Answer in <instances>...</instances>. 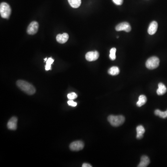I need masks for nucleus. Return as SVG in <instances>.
<instances>
[{
    "instance_id": "9b49d317",
    "label": "nucleus",
    "mask_w": 167,
    "mask_h": 167,
    "mask_svg": "<svg viewBox=\"0 0 167 167\" xmlns=\"http://www.w3.org/2000/svg\"><path fill=\"white\" fill-rule=\"evenodd\" d=\"M69 35L67 33H64L63 34H58L56 36L57 41L61 44L65 43L68 41Z\"/></svg>"
},
{
    "instance_id": "423d86ee",
    "label": "nucleus",
    "mask_w": 167,
    "mask_h": 167,
    "mask_svg": "<svg viewBox=\"0 0 167 167\" xmlns=\"http://www.w3.org/2000/svg\"><path fill=\"white\" fill-rule=\"evenodd\" d=\"M84 147V144L81 141H77L71 143L70 145V148L72 151H79Z\"/></svg>"
},
{
    "instance_id": "412c9836",
    "label": "nucleus",
    "mask_w": 167,
    "mask_h": 167,
    "mask_svg": "<svg viewBox=\"0 0 167 167\" xmlns=\"http://www.w3.org/2000/svg\"><path fill=\"white\" fill-rule=\"evenodd\" d=\"M78 95L75 92H71L70 93L67 95V98L69 100H74L75 98H77Z\"/></svg>"
},
{
    "instance_id": "1a4fd4ad",
    "label": "nucleus",
    "mask_w": 167,
    "mask_h": 167,
    "mask_svg": "<svg viewBox=\"0 0 167 167\" xmlns=\"http://www.w3.org/2000/svg\"><path fill=\"white\" fill-rule=\"evenodd\" d=\"M17 118L16 117H12L10 119L7 124L8 128L9 130H15L17 129Z\"/></svg>"
},
{
    "instance_id": "4be33fe9",
    "label": "nucleus",
    "mask_w": 167,
    "mask_h": 167,
    "mask_svg": "<svg viewBox=\"0 0 167 167\" xmlns=\"http://www.w3.org/2000/svg\"><path fill=\"white\" fill-rule=\"evenodd\" d=\"M67 103L69 105H70L71 107H75L77 105V103L74 101L73 100H70L67 102Z\"/></svg>"
},
{
    "instance_id": "ddd939ff",
    "label": "nucleus",
    "mask_w": 167,
    "mask_h": 167,
    "mask_svg": "<svg viewBox=\"0 0 167 167\" xmlns=\"http://www.w3.org/2000/svg\"><path fill=\"white\" fill-rule=\"evenodd\" d=\"M167 90L166 86L163 83H160L158 84V88L157 90V93L158 95H162L166 93Z\"/></svg>"
},
{
    "instance_id": "6e6552de",
    "label": "nucleus",
    "mask_w": 167,
    "mask_h": 167,
    "mask_svg": "<svg viewBox=\"0 0 167 167\" xmlns=\"http://www.w3.org/2000/svg\"><path fill=\"white\" fill-rule=\"evenodd\" d=\"M99 54L97 51L88 52L85 55V58L88 61L96 60L99 58Z\"/></svg>"
},
{
    "instance_id": "39448f33",
    "label": "nucleus",
    "mask_w": 167,
    "mask_h": 167,
    "mask_svg": "<svg viewBox=\"0 0 167 167\" xmlns=\"http://www.w3.org/2000/svg\"><path fill=\"white\" fill-rule=\"evenodd\" d=\"M39 28V24L36 21L32 22L27 29V33L30 35H34L37 33Z\"/></svg>"
},
{
    "instance_id": "4468645a",
    "label": "nucleus",
    "mask_w": 167,
    "mask_h": 167,
    "mask_svg": "<svg viewBox=\"0 0 167 167\" xmlns=\"http://www.w3.org/2000/svg\"><path fill=\"white\" fill-rule=\"evenodd\" d=\"M144 128L142 125H139L137 127V138L140 139L143 138L144 134L145 132Z\"/></svg>"
},
{
    "instance_id": "f03ea898",
    "label": "nucleus",
    "mask_w": 167,
    "mask_h": 167,
    "mask_svg": "<svg viewBox=\"0 0 167 167\" xmlns=\"http://www.w3.org/2000/svg\"><path fill=\"white\" fill-rule=\"evenodd\" d=\"M108 120L112 126L118 127L124 124L125 121V118L122 115H110L108 118Z\"/></svg>"
},
{
    "instance_id": "9d476101",
    "label": "nucleus",
    "mask_w": 167,
    "mask_h": 167,
    "mask_svg": "<svg viewBox=\"0 0 167 167\" xmlns=\"http://www.w3.org/2000/svg\"><path fill=\"white\" fill-rule=\"evenodd\" d=\"M158 28V24L155 21H152L150 24V26L148 27V32L150 35L154 34L157 31Z\"/></svg>"
},
{
    "instance_id": "f8f14e48",
    "label": "nucleus",
    "mask_w": 167,
    "mask_h": 167,
    "mask_svg": "<svg viewBox=\"0 0 167 167\" xmlns=\"http://www.w3.org/2000/svg\"><path fill=\"white\" fill-rule=\"evenodd\" d=\"M150 160L148 157L146 155H143L141 158V162L137 167H146L150 164Z\"/></svg>"
},
{
    "instance_id": "f257e3e1",
    "label": "nucleus",
    "mask_w": 167,
    "mask_h": 167,
    "mask_svg": "<svg viewBox=\"0 0 167 167\" xmlns=\"http://www.w3.org/2000/svg\"><path fill=\"white\" fill-rule=\"evenodd\" d=\"M16 84L20 89H21L22 91L27 94L31 95L35 93L36 91L35 88L28 82L22 80H19L17 81Z\"/></svg>"
},
{
    "instance_id": "f3484780",
    "label": "nucleus",
    "mask_w": 167,
    "mask_h": 167,
    "mask_svg": "<svg viewBox=\"0 0 167 167\" xmlns=\"http://www.w3.org/2000/svg\"><path fill=\"white\" fill-rule=\"evenodd\" d=\"M120 72L119 68L117 67H112L110 68L108 70V73L112 76H115L118 75Z\"/></svg>"
},
{
    "instance_id": "dca6fc26",
    "label": "nucleus",
    "mask_w": 167,
    "mask_h": 167,
    "mask_svg": "<svg viewBox=\"0 0 167 167\" xmlns=\"http://www.w3.org/2000/svg\"><path fill=\"white\" fill-rule=\"evenodd\" d=\"M68 3L73 8H78L80 6L81 0H68Z\"/></svg>"
},
{
    "instance_id": "b1692460",
    "label": "nucleus",
    "mask_w": 167,
    "mask_h": 167,
    "mask_svg": "<svg viewBox=\"0 0 167 167\" xmlns=\"http://www.w3.org/2000/svg\"><path fill=\"white\" fill-rule=\"evenodd\" d=\"M82 167H91V165L90 164H87V163H85L82 165Z\"/></svg>"
},
{
    "instance_id": "20e7f679",
    "label": "nucleus",
    "mask_w": 167,
    "mask_h": 167,
    "mask_svg": "<svg viewBox=\"0 0 167 167\" xmlns=\"http://www.w3.org/2000/svg\"><path fill=\"white\" fill-rule=\"evenodd\" d=\"M160 60L158 58L155 56H153L150 58L146 62V67L148 69L151 70L157 68L159 65Z\"/></svg>"
},
{
    "instance_id": "aec40b11",
    "label": "nucleus",
    "mask_w": 167,
    "mask_h": 167,
    "mask_svg": "<svg viewBox=\"0 0 167 167\" xmlns=\"http://www.w3.org/2000/svg\"><path fill=\"white\" fill-rule=\"evenodd\" d=\"M116 48H112L110 50V58L112 60H114L116 58Z\"/></svg>"
},
{
    "instance_id": "a211bd4d",
    "label": "nucleus",
    "mask_w": 167,
    "mask_h": 167,
    "mask_svg": "<svg viewBox=\"0 0 167 167\" xmlns=\"http://www.w3.org/2000/svg\"><path fill=\"white\" fill-rule=\"evenodd\" d=\"M155 114L157 116H159L162 118H167V110L166 111H162L160 110L157 109L155 111Z\"/></svg>"
},
{
    "instance_id": "2eb2a0df",
    "label": "nucleus",
    "mask_w": 167,
    "mask_h": 167,
    "mask_svg": "<svg viewBox=\"0 0 167 167\" xmlns=\"http://www.w3.org/2000/svg\"><path fill=\"white\" fill-rule=\"evenodd\" d=\"M147 99L146 96L144 95H141L139 96L138 98V101L137 102V107H141L143 105L145 104L147 102Z\"/></svg>"
},
{
    "instance_id": "393cba45",
    "label": "nucleus",
    "mask_w": 167,
    "mask_h": 167,
    "mask_svg": "<svg viewBox=\"0 0 167 167\" xmlns=\"http://www.w3.org/2000/svg\"><path fill=\"white\" fill-rule=\"evenodd\" d=\"M47 58H44L45 61H47Z\"/></svg>"
},
{
    "instance_id": "5701e85b",
    "label": "nucleus",
    "mask_w": 167,
    "mask_h": 167,
    "mask_svg": "<svg viewBox=\"0 0 167 167\" xmlns=\"http://www.w3.org/2000/svg\"><path fill=\"white\" fill-rule=\"evenodd\" d=\"M112 1L117 5H121L123 4L124 0H112Z\"/></svg>"
},
{
    "instance_id": "7ed1b4c3",
    "label": "nucleus",
    "mask_w": 167,
    "mask_h": 167,
    "mask_svg": "<svg viewBox=\"0 0 167 167\" xmlns=\"http://www.w3.org/2000/svg\"><path fill=\"white\" fill-rule=\"evenodd\" d=\"M11 13V9L8 4L2 3L0 5V14L1 17L4 19H8Z\"/></svg>"
},
{
    "instance_id": "0eeeda50",
    "label": "nucleus",
    "mask_w": 167,
    "mask_h": 167,
    "mask_svg": "<svg viewBox=\"0 0 167 167\" xmlns=\"http://www.w3.org/2000/svg\"><path fill=\"white\" fill-rule=\"evenodd\" d=\"M115 29L117 31H124L126 32H130L131 28L130 24L127 22H122L121 23L118 25L116 26Z\"/></svg>"
},
{
    "instance_id": "6ab92c4d",
    "label": "nucleus",
    "mask_w": 167,
    "mask_h": 167,
    "mask_svg": "<svg viewBox=\"0 0 167 167\" xmlns=\"http://www.w3.org/2000/svg\"><path fill=\"white\" fill-rule=\"evenodd\" d=\"M54 62V60L51 57L49 58L46 61V65H45V69L46 71L51 70V65Z\"/></svg>"
}]
</instances>
